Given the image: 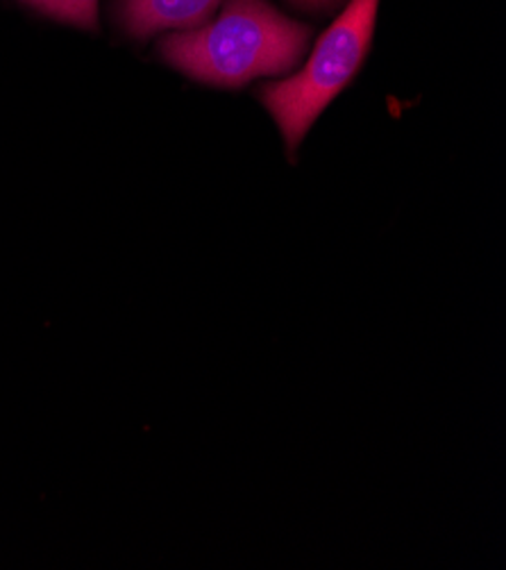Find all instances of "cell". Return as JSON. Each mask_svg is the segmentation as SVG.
I'll list each match as a JSON object with an SVG mask.
<instances>
[{"instance_id": "1", "label": "cell", "mask_w": 506, "mask_h": 570, "mask_svg": "<svg viewBox=\"0 0 506 570\" xmlns=\"http://www.w3.org/2000/svg\"><path fill=\"white\" fill-rule=\"evenodd\" d=\"M307 43L309 28L282 17L266 0H230L220 19L166 37L159 52L194 80L241 87L261 76L287 73Z\"/></svg>"}, {"instance_id": "2", "label": "cell", "mask_w": 506, "mask_h": 570, "mask_svg": "<svg viewBox=\"0 0 506 570\" xmlns=\"http://www.w3.org/2000/svg\"><path fill=\"white\" fill-rule=\"evenodd\" d=\"M377 6L379 0H353L318 39L302 71L261 89V102L282 130L289 153H296L327 105L353 82L364 65Z\"/></svg>"}, {"instance_id": "3", "label": "cell", "mask_w": 506, "mask_h": 570, "mask_svg": "<svg viewBox=\"0 0 506 570\" xmlns=\"http://www.w3.org/2000/svg\"><path fill=\"white\" fill-rule=\"evenodd\" d=\"M220 0H121V19L130 35L148 37L168 28L205 26Z\"/></svg>"}, {"instance_id": "4", "label": "cell", "mask_w": 506, "mask_h": 570, "mask_svg": "<svg viewBox=\"0 0 506 570\" xmlns=\"http://www.w3.org/2000/svg\"><path fill=\"white\" fill-rule=\"evenodd\" d=\"M26 3L54 19L76 23L80 28H96L98 0H26Z\"/></svg>"}, {"instance_id": "5", "label": "cell", "mask_w": 506, "mask_h": 570, "mask_svg": "<svg viewBox=\"0 0 506 570\" xmlns=\"http://www.w3.org/2000/svg\"><path fill=\"white\" fill-rule=\"evenodd\" d=\"M291 3L302 10H325V8H331L336 0H291Z\"/></svg>"}]
</instances>
